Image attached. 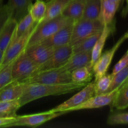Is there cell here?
I'll list each match as a JSON object with an SVG mask.
<instances>
[{
  "instance_id": "obj_1",
  "label": "cell",
  "mask_w": 128,
  "mask_h": 128,
  "mask_svg": "<svg viewBox=\"0 0 128 128\" xmlns=\"http://www.w3.org/2000/svg\"><path fill=\"white\" fill-rule=\"evenodd\" d=\"M88 83L70 82L65 84H25L20 100L22 106L32 101L49 96L65 94L82 89Z\"/></svg>"
},
{
  "instance_id": "obj_2",
  "label": "cell",
  "mask_w": 128,
  "mask_h": 128,
  "mask_svg": "<svg viewBox=\"0 0 128 128\" xmlns=\"http://www.w3.org/2000/svg\"><path fill=\"white\" fill-rule=\"evenodd\" d=\"M72 21H73L61 14L44 23L38 24L36 25L32 32L26 48L40 43Z\"/></svg>"
},
{
  "instance_id": "obj_3",
  "label": "cell",
  "mask_w": 128,
  "mask_h": 128,
  "mask_svg": "<svg viewBox=\"0 0 128 128\" xmlns=\"http://www.w3.org/2000/svg\"><path fill=\"white\" fill-rule=\"evenodd\" d=\"M72 82L71 72L60 68L36 72L21 82L25 84H65Z\"/></svg>"
},
{
  "instance_id": "obj_4",
  "label": "cell",
  "mask_w": 128,
  "mask_h": 128,
  "mask_svg": "<svg viewBox=\"0 0 128 128\" xmlns=\"http://www.w3.org/2000/svg\"><path fill=\"white\" fill-rule=\"evenodd\" d=\"M104 25L99 19L87 20L81 19L74 22L72 36L70 44L74 45L84 39L98 32H101Z\"/></svg>"
},
{
  "instance_id": "obj_5",
  "label": "cell",
  "mask_w": 128,
  "mask_h": 128,
  "mask_svg": "<svg viewBox=\"0 0 128 128\" xmlns=\"http://www.w3.org/2000/svg\"><path fill=\"white\" fill-rule=\"evenodd\" d=\"M35 24L31 30L18 38H13L7 48L4 52L2 61L0 63V69L12 63L22 52L25 51L29 40L36 28Z\"/></svg>"
},
{
  "instance_id": "obj_6",
  "label": "cell",
  "mask_w": 128,
  "mask_h": 128,
  "mask_svg": "<svg viewBox=\"0 0 128 128\" xmlns=\"http://www.w3.org/2000/svg\"><path fill=\"white\" fill-rule=\"evenodd\" d=\"M39 65L24 51L14 61L11 71L12 81L22 82L36 72Z\"/></svg>"
},
{
  "instance_id": "obj_7",
  "label": "cell",
  "mask_w": 128,
  "mask_h": 128,
  "mask_svg": "<svg viewBox=\"0 0 128 128\" xmlns=\"http://www.w3.org/2000/svg\"><path fill=\"white\" fill-rule=\"evenodd\" d=\"M128 39V32L122 35L115 44L110 50L105 51L103 54H101L100 57L94 62L92 66L94 74L95 81L98 80L100 78L107 73L109 67L111 64L115 53L118 50L119 48L122 43Z\"/></svg>"
},
{
  "instance_id": "obj_8",
  "label": "cell",
  "mask_w": 128,
  "mask_h": 128,
  "mask_svg": "<svg viewBox=\"0 0 128 128\" xmlns=\"http://www.w3.org/2000/svg\"><path fill=\"white\" fill-rule=\"evenodd\" d=\"M64 114L65 113L63 112H53L52 110H50L40 113L16 116V120L10 125V127L29 126V127L36 128L52 119L56 118Z\"/></svg>"
},
{
  "instance_id": "obj_9",
  "label": "cell",
  "mask_w": 128,
  "mask_h": 128,
  "mask_svg": "<svg viewBox=\"0 0 128 128\" xmlns=\"http://www.w3.org/2000/svg\"><path fill=\"white\" fill-rule=\"evenodd\" d=\"M73 54V47L71 44L56 49L51 57L40 65L36 72L58 69L63 66Z\"/></svg>"
},
{
  "instance_id": "obj_10",
  "label": "cell",
  "mask_w": 128,
  "mask_h": 128,
  "mask_svg": "<svg viewBox=\"0 0 128 128\" xmlns=\"http://www.w3.org/2000/svg\"><path fill=\"white\" fill-rule=\"evenodd\" d=\"M94 86L95 81L88 83L78 93L51 110L53 112H63L64 113L70 112L71 109L83 103L94 95Z\"/></svg>"
},
{
  "instance_id": "obj_11",
  "label": "cell",
  "mask_w": 128,
  "mask_h": 128,
  "mask_svg": "<svg viewBox=\"0 0 128 128\" xmlns=\"http://www.w3.org/2000/svg\"><path fill=\"white\" fill-rule=\"evenodd\" d=\"M118 89H116L108 92L94 95L84 102L71 109L70 111L82 110H91V109L100 108H102L104 106H108V105L111 106L116 96Z\"/></svg>"
},
{
  "instance_id": "obj_12",
  "label": "cell",
  "mask_w": 128,
  "mask_h": 128,
  "mask_svg": "<svg viewBox=\"0 0 128 128\" xmlns=\"http://www.w3.org/2000/svg\"><path fill=\"white\" fill-rule=\"evenodd\" d=\"M74 22L72 21L68 23L67 25L60 29L56 33L40 43L47 46L52 47L54 49H57L61 46H66L70 44Z\"/></svg>"
},
{
  "instance_id": "obj_13",
  "label": "cell",
  "mask_w": 128,
  "mask_h": 128,
  "mask_svg": "<svg viewBox=\"0 0 128 128\" xmlns=\"http://www.w3.org/2000/svg\"><path fill=\"white\" fill-rule=\"evenodd\" d=\"M32 0H8L4 8L7 10L10 18L18 22L26 14L32 5Z\"/></svg>"
},
{
  "instance_id": "obj_14",
  "label": "cell",
  "mask_w": 128,
  "mask_h": 128,
  "mask_svg": "<svg viewBox=\"0 0 128 128\" xmlns=\"http://www.w3.org/2000/svg\"><path fill=\"white\" fill-rule=\"evenodd\" d=\"M55 50L52 47L39 43L27 48L24 51L34 62L40 66L51 57Z\"/></svg>"
},
{
  "instance_id": "obj_15",
  "label": "cell",
  "mask_w": 128,
  "mask_h": 128,
  "mask_svg": "<svg viewBox=\"0 0 128 128\" xmlns=\"http://www.w3.org/2000/svg\"><path fill=\"white\" fill-rule=\"evenodd\" d=\"M91 52H78L71 55L61 68L71 72L74 70L91 64Z\"/></svg>"
},
{
  "instance_id": "obj_16",
  "label": "cell",
  "mask_w": 128,
  "mask_h": 128,
  "mask_svg": "<svg viewBox=\"0 0 128 128\" xmlns=\"http://www.w3.org/2000/svg\"><path fill=\"white\" fill-rule=\"evenodd\" d=\"M120 3L110 0H101V12L99 20L104 26L113 23L115 14Z\"/></svg>"
},
{
  "instance_id": "obj_17",
  "label": "cell",
  "mask_w": 128,
  "mask_h": 128,
  "mask_svg": "<svg viewBox=\"0 0 128 128\" xmlns=\"http://www.w3.org/2000/svg\"><path fill=\"white\" fill-rule=\"evenodd\" d=\"M24 83L12 81L0 90V101H12L21 98L23 92Z\"/></svg>"
},
{
  "instance_id": "obj_18",
  "label": "cell",
  "mask_w": 128,
  "mask_h": 128,
  "mask_svg": "<svg viewBox=\"0 0 128 128\" xmlns=\"http://www.w3.org/2000/svg\"><path fill=\"white\" fill-rule=\"evenodd\" d=\"M114 29V23L104 26V28L101 32L100 38L98 39L96 44H95L92 51H91V66H93L94 62L97 61L98 59L101 55L103 48L106 42V40L108 38L110 35L112 33Z\"/></svg>"
},
{
  "instance_id": "obj_19",
  "label": "cell",
  "mask_w": 128,
  "mask_h": 128,
  "mask_svg": "<svg viewBox=\"0 0 128 128\" xmlns=\"http://www.w3.org/2000/svg\"><path fill=\"white\" fill-rule=\"evenodd\" d=\"M18 22L9 17L0 31V50L4 52L14 36Z\"/></svg>"
},
{
  "instance_id": "obj_20",
  "label": "cell",
  "mask_w": 128,
  "mask_h": 128,
  "mask_svg": "<svg viewBox=\"0 0 128 128\" xmlns=\"http://www.w3.org/2000/svg\"><path fill=\"white\" fill-rule=\"evenodd\" d=\"M70 1L71 0H50L46 2V11L44 17L39 24L44 23L62 14V11Z\"/></svg>"
},
{
  "instance_id": "obj_21",
  "label": "cell",
  "mask_w": 128,
  "mask_h": 128,
  "mask_svg": "<svg viewBox=\"0 0 128 128\" xmlns=\"http://www.w3.org/2000/svg\"><path fill=\"white\" fill-rule=\"evenodd\" d=\"M85 2L80 0H71L62 12V16L70 19L74 22L82 19Z\"/></svg>"
},
{
  "instance_id": "obj_22",
  "label": "cell",
  "mask_w": 128,
  "mask_h": 128,
  "mask_svg": "<svg viewBox=\"0 0 128 128\" xmlns=\"http://www.w3.org/2000/svg\"><path fill=\"white\" fill-rule=\"evenodd\" d=\"M128 108V79L121 85L118 90L111 108L118 110H124Z\"/></svg>"
},
{
  "instance_id": "obj_23",
  "label": "cell",
  "mask_w": 128,
  "mask_h": 128,
  "mask_svg": "<svg viewBox=\"0 0 128 128\" xmlns=\"http://www.w3.org/2000/svg\"><path fill=\"white\" fill-rule=\"evenodd\" d=\"M94 72L91 64L74 70L71 72L72 81L77 83H88L92 78Z\"/></svg>"
},
{
  "instance_id": "obj_24",
  "label": "cell",
  "mask_w": 128,
  "mask_h": 128,
  "mask_svg": "<svg viewBox=\"0 0 128 128\" xmlns=\"http://www.w3.org/2000/svg\"><path fill=\"white\" fill-rule=\"evenodd\" d=\"M101 12V0H89L85 2L82 19L98 20Z\"/></svg>"
},
{
  "instance_id": "obj_25",
  "label": "cell",
  "mask_w": 128,
  "mask_h": 128,
  "mask_svg": "<svg viewBox=\"0 0 128 128\" xmlns=\"http://www.w3.org/2000/svg\"><path fill=\"white\" fill-rule=\"evenodd\" d=\"M102 32V31H101ZM101 32L95 33L86 38L84 39L82 41H80L73 45V53L78 52H91L94 46L96 44L98 39L100 38Z\"/></svg>"
},
{
  "instance_id": "obj_26",
  "label": "cell",
  "mask_w": 128,
  "mask_h": 128,
  "mask_svg": "<svg viewBox=\"0 0 128 128\" xmlns=\"http://www.w3.org/2000/svg\"><path fill=\"white\" fill-rule=\"evenodd\" d=\"M46 11V2L42 0H36L30 7L29 13L32 17L34 22L38 24L43 20Z\"/></svg>"
},
{
  "instance_id": "obj_27",
  "label": "cell",
  "mask_w": 128,
  "mask_h": 128,
  "mask_svg": "<svg viewBox=\"0 0 128 128\" xmlns=\"http://www.w3.org/2000/svg\"><path fill=\"white\" fill-rule=\"evenodd\" d=\"M21 107L20 100L0 101V117L16 116V112Z\"/></svg>"
},
{
  "instance_id": "obj_28",
  "label": "cell",
  "mask_w": 128,
  "mask_h": 128,
  "mask_svg": "<svg viewBox=\"0 0 128 128\" xmlns=\"http://www.w3.org/2000/svg\"><path fill=\"white\" fill-rule=\"evenodd\" d=\"M35 24H36L34 22L32 17L28 13L18 22L14 38H18L22 35L31 30Z\"/></svg>"
},
{
  "instance_id": "obj_29",
  "label": "cell",
  "mask_w": 128,
  "mask_h": 128,
  "mask_svg": "<svg viewBox=\"0 0 128 128\" xmlns=\"http://www.w3.org/2000/svg\"><path fill=\"white\" fill-rule=\"evenodd\" d=\"M112 78L113 76L111 74H106L96 80L95 81L94 95L105 93L111 86Z\"/></svg>"
},
{
  "instance_id": "obj_30",
  "label": "cell",
  "mask_w": 128,
  "mask_h": 128,
  "mask_svg": "<svg viewBox=\"0 0 128 128\" xmlns=\"http://www.w3.org/2000/svg\"><path fill=\"white\" fill-rule=\"evenodd\" d=\"M128 79V65L116 74H114L112 78L111 84L110 88L106 92H110L113 90L118 89L125 81Z\"/></svg>"
},
{
  "instance_id": "obj_31",
  "label": "cell",
  "mask_w": 128,
  "mask_h": 128,
  "mask_svg": "<svg viewBox=\"0 0 128 128\" xmlns=\"http://www.w3.org/2000/svg\"><path fill=\"white\" fill-rule=\"evenodd\" d=\"M13 62L0 69V90L12 81L11 71Z\"/></svg>"
},
{
  "instance_id": "obj_32",
  "label": "cell",
  "mask_w": 128,
  "mask_h": 128,
  "mask_svg": "<svg viewBox=\"0 0 128 128\" xmlns=\"http://www.w3.org/2000/svg\"><path fill=\"white\" fill-rule=\"evenodd\" d=\"M107 123L109 125L128 124V112L112 114L108 118Z\"/></svg>"
},
{
  "instance_id": "obj_33",
  "label": "cell",
  "mask_w": 128,
  "mask_h": 128,
  "mask_svg": "<svg viewBox=\"0 0 128 128\" xmlns=\"http://www.w3.org/2000/svg\"><path fill=\"white\" fill-rule=\"evenodd\" d=\"M128 50L126 51L125 54L122 56V58H121V60H120V61L116 63V64L115 65L113 70H112V72H111V74H112V76H114V75L116 74L118 72H119L120 70L123 69L124 68H125L126 66H128Z\"/></svg>"
},
{
  "instance_id": "obj_34",
  "label": "cell",
  "mask_w": 128,
  "mask_h": 128,
  "mask_svg": "<svg viewBox=\"0 0 128 128\" xmlns=\"http://www.w3.org/2000/svg\"><path fill=\"white\" fill-rule=\"evenodd\" d=\"M16 116L10 117H0V127H10V125L16 120Z\"/></svg>"
},
{
  "instance_id": "obj_35",
  "label": "cell",
  "mask_w": 128,
  "mask_h": 128,
  "mask_svg": "<svg viewBox=\"0 0 128 128\" xmlns=\"http://www.w3.org/2000/svg\"><path fill=\"white\" fill-rule=\"evenodd\" d=\"M9 17H10L9 14L4 6H1L0 8V31L2 30V27Z\"/></svg>"
},
{
  "instance_id": "obj_36",
  "label": "cell",
  "mask_w": 128,
  "mask_h": 128,
  "mask_svg": "<svg viewBox=\"0 0 128 128\" xmlns=\"http://www.w3.org/2000/svg\"><path fill=\"white\" fill-rule=\"evenodd\" d=\"M128 15V0H126V6L124 7L122 9V12H121V16L122 18L126 17Z\"/></svg>"
},
{
  "instance_id": "obj_37",
  "label": "cell",
  "mask_w": 128,
  "mask_h": 128,
  "mask_svg": "<svg viewBox=\"0 0 128 128\" xmlns=\"http://www.w3.org/2000/svg\"><path fill=\"white\" fill-rule=\"evenodd\" d=\"M3 54H4V52L2 51V50H0V63H1V61H2V57H3Z\"/></svg>"
},
{
  "instance_id": "obj_38",
  "label": "cell",
  "mask_w": 128,
  "mask_h": 128,
  "mask_svg": "<svg viewBox=\"0 0 128 128\" xmlns=\"http://www.w3.org/2000/svg\"><path fill=\"white\" fill-rule=\"evenodd\" d=\"M111 1H114V2H121V0H110Z\"/></svg>"
},
{
  "instance_id": "obj_39",
  "label": "cell",
  "mask_w": 128,
  "mask_h": 128,
  "mask_svg": "<svg viewBox=\"0 0 128 128\" xmlns=\"http://www.w3.org/2000/svg\"><path fill=\"white\" fill-rule=\"evenodd\" d=\"M80 1H83V2H86V1H89V0H80Z\"/></svg>"
},
{
  "instance_id": "obj_40",
  "label": "cell",
  "mask_w": 128,
  "mask_h": 128,
  "mask_svg": "<svg viewBox=\"0 0 128 128\" xmlns=\"http://www.w3.org/2000/svg\"><path fill=\"white\" fill-rule=\"evenodd\" d=\"M2 0H0V7H1V3H2Z\"/></svg>"
},
{
  "instance_id": "obj_41",
  "label": "cell",
  "mask_w": 128,
  "mask_h": 128,
  "mask_svg": "<svg viewBox=\"0 0 128 128\" xmlns=\"http://www.w3.org/2000/svg\"><path fill=\"white\" fill-rule=\"evenodd\" d=\"M50 1V0H46V2H48V1Z\"/></svg>"
},
{
  "instance_id": "obj_42",
  "label": "cell",
  "mask_w": 128,
  "mask_h": 128,
  "mask_svg": "<svg viewBox=\"0 0 128 128\" xmlns=\"http://www.w3.org/2000/svg\"><path fill=\"white\" fill-rule=\"evenodd\" d=\"M42 1H44L45 2H46V0H42Z\"/></svg>"
},
{
  "instance_id": "obj_43",
  "label": "cell",
  "mask_w": 128,
  "mask_h": 128,
  "mask_svg": "<svg viewBox=\"0 0 128 128\" xmlns=\"http://www.w3.org/2000/svg\"></svg>"
},
{
  "instance_id": "obj_44",
  "label": "cell",
  "mask_w": 128,
  "mask_h": 128,
  "mask_svg": "<svg viewBox=\"0 0 128 128\" xmlns=\"http://www.w3.org/2000/svg\"><path fill=\"white\" fill-rule=\"evenodd\" d=\"M0 8H1V7H0Z\"/></svg>"
}]
</instances>
